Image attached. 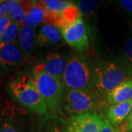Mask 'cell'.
I'll use <instances>...</instances> for the list:
<instances>
[{
    "label": "cell",
    "mask_w": 132,
    "mask_h": 132,
    "mask_svg": "<svg viewBox=\"0 0 132 132\" xmlns=\"http://www.w3.org/2000/svg\"><path fill=\"white\" fill-rule=\"evenodd\" d=\"M10 95L22 107L41 117L48 112V107L38 92L32 75L21 73L13 77L7 84Z\"/></svg>",
    "instance_id": "6da1fadb"
},
{
    "label": "cell",
    "mask_w": 132,
    "mask_h": 132,
    "mask_svg": "<svg viewBox=\"0 0 132 132\" xmlns=\"http://www.w3.org/2000/svg\"><path fill=\"white\" fill-rule=\"evenodd\" d=\"M92 91L105 98L120 84L132 77V68L125 61L105 62L97 67Z\"/></svg>",
    "instance_id": "7a4b0ae2"
},
{
    "label": "cell",
    "mask_w": 132,
    "mask_h": 132,
    "mask_svg": "<svg viewBox=\"0 0 132 132\" xmlns=\"http://www.w3.org/2000/svg\"><path fill=\"white\" fill-rule=\"evenodd\" d=\"M32 79L48 107V112L62 115L65 87L62 81L44 72L32 73Z\"/></svg>",
    "instance_id": "3957f363"
},
{
    "label": "cell",
    "mask_w": 132,
    "mask_h": 132,
    "mask_svg": "<svg viewBox=\"0 0 132 132\" xmlns=\"http://www.w3.org/2000/svg\"><path fill=\"white\" fill-rule=\"evenodd\" d=\"M32 115L6 101L0 106V132H32Z\"/></svg>",
    "instance_id": "277c9868"
},
{
    "label": "cell",
    "mask_w": 132,
    "mask_h": 132,
    "mask_svg": "<svg viewBox=\"0 0 132 132\" xmlns=\"http://www.w3.org/2000/svg\"><path fill=\"white\" fill-rule=\"evenodd\" d=\"M93 81L90 67L84 59L78 56L71 57L62 77L66 90H89Z\"/></svg>",
    "instance_id": "5b68a950"
},
{
    "label": "cell",
    "mask_w": 132,
    "mask_h": 132,
    "mask_svg": "<svg viewBox=\"0 0 132 132\" xmlns=\"http://www.w3.org/2000/svg\"><path fill=\"white\" fill-rule=\"evenodd\" d=\"M103 102L92 90H66L63 97L62 110L71 114L95 112Z\"/></svg>",
    "instance_id": "8992f818"
},
{
    "label": "cell",
    "mask_w": 132,
    "mask_h": 132,
    "mask_svg": "<svg viewBox=\"0 0 132 132\" xmlns=\"http://www.w3.org/2000/svg\"><path fill=\"white\" fill-rule=\"evenodd\" d=\"M103 117L97 112L71 114L68 120V132H100Z\"/></svg>",
    "instance_id": "52a82bcc"
},
{
    "label": "cell",
    "mask_w": 132,
    "mask_h": 132,
    "mask_svg": "<svg viewBox=\"0 0 132 132\" xmlns=\"http://www.w3.org/2000/svg\"><path fill=\"white\" fill-rule=\"evenodd\" d=\"M60 31L62 38L73 48L81 52L88 47L89 40L87 28L81 19L65 28L61 29Z\"/></svg>",
    "instance_id": "ba28073f"
},
{
    "label": "cell",
    "mask_w": 132,
    "mask_h": 132,
    "mask_svg": "<svg viewBox=\"0 0 132 132\" xmlns=\"http://www.w3.org/2000/svg\"><path fill=\"white\" fill-rule=\"evenodd\" d=\"M68 60L61 54L52 52L48 54L45 60L35 67L33 73L44 72L48 75L62 81Z\"/></svg>",
    "instance_id": "9c48e42d"
},
{
    "label": "cell",
    "mask_w": 132,
    "mask_h": 132,
    "mask_svg": "<svg viewBox=\"0 0 132 132\" xmlns=\"http://www.w3.org/2000/svg\"><path fill=\"white\" fill-rule=\"evenodd\" d=\"M81 19V13L77 6L71 5L68 8L60 12L46 11L43 22L54 26L60 29L65 28Z\"/></svg>",
    "instance_id": "30bf717a"
},
{
    "label": "cell",
    "mask_w": 132,
    "mask_h": 132,
    "mask_svg": "<svg viewBox=\"0 0 132 132\" xmlns=\"http://www.w3.org/2000/svg\"><path fill=\"white\" fill-rule=\"evenodd\" d=\"M24 60V54L19 46L15 43L0 48V65L7 70H12Z\"/></svg>",
    "instance_id": "8fae6325"
},
{
    "label": "cell",
    "mask_w": 132,
    "mask_h": 132,
    "mask_svg": "<svg viewBox=\"0 0 132 132\" xmlns=\"http://www.w3.org/2000/svg\"><path fill=\"white\" fill-rule=\"evenodd\" d=\"M37 132H68V120L61 114L47 112L39 118Z\"/></svg>",
    "instance_id": "7c38bea8"
},
{
    "label": "cell",
    "mask_w": 132,
    "mask_h": 132,
    "mask_svg": "<svg viewBox=\"0 0 132 132\" xmlns=\"http://www.w3.org/2000/svg\"><path fill=\"white\" fill-rule=\"evenodd\" d=\"M46 13V10L40 2H28L27 13L19 25L21 27L35 28L43 21Z\"/></svg>",
    "instance_id": "4fadbf2b"
},
{
    "label": "cell",
    "mask_w": 132,
    "mask_h": 132,
    "mask_svg": "<svg viewBox=\"0 0 132 132\" xmlns=\"http://www.w3.org/2000/svg\"><path fill=\"white\" fill-rule=\"evenodd\" d=\"M132 110V100L109 105L106 111V119L114 126L124 122Z\"/></svg>",
    "instance_id": "5bb4252c"
},
{
    "label": "cell",
    "mask_w": 132,
    "mask_h": 132,
    "mask_svg": "<svg viewBox=\"0 0 132 132\" xmlns=\"http://www.w3.org/2000/svg\"><path fill=\"white\" fill-rule=\"evenodd\" d=\"M130 100H132V77L112 91L106 96V103L108 105H112Z\"/></svg>",
    "instance_id": "9a60e30c"
},
{
    "label": "cell",
    "mask_w": 132,
    "mask_h": 132,
    "mask_svg": "<svg viewBox=\"0 0 132 132\" xmlns=\"http://www.w3.org/2000/svg\"><path fill=\"white\" fill-rule=\"evenodd\" d=\"M62 33L60 29L54 26L45 24L40 27L37 37V41L40 46H50L61 40Z\"/></svg>",
    "instance_id": "2e32d148"
},
{
    "label": "cell",
    "mask_w": 132,
    "mask_h": 132,
    "mask_svg": "<svg viewBox=\"0 0 132 132\" xmlns=\"http://www.w3.org/2000/svg\"><path fill=\"white\" fill-rule=\"evenodd\" d=\"M35 43V28L21 27L19 35V47L24 56L29 57L33 52Z\"/></svg>",
    "instance_id": "e0dca14e"
},
{
    "label": "cell",
    "mask_w": 132,
    "mask_h": 132,
    "mask_svg": "<svg viewBox=\"0 0 132 132\" xmlns=\"http://www.w3.org/2000/svg\"><path fill=\"white\" fill-rule=\"evenodd\" d=\"M20 30L21 27L19 24L12 22L5 33L0 37V48L7 44L14 43L18 35H19Z\"/></svg>",
    "instance_id": "ac0fdd59"
},
{
    "label": "cell",
    "mask_w": 132,
    "mask_h": 132,
    "mask_svg": "<svg viewBox=\"0 0 132 132\" xmlns=\"http://www.w3.org/2000/svg\"><path fill=\"white\" fill-rule=\"evenodd\" d=\"M46 11L52 12H60L68 8L71 5H73L68 1H60V0H46L40 1Z\"/></svg>",
    "instance_id": "d6986e66"
},
{
    "label": "cell",
    "mask_w": 132,
    "mask_h": 132,
    "mask_svg": "<svg viewBox=\"0 0 132 132\" xmlns=\"http://www.w3.org/2000/svg\"><path fill=\"white\" fill-rule=\"evenodd\" d=\"M100 5L99 1H79L77 3V7L80 11L81 14L85 15L93 13L95 10L98 8V5Z\"/></svg>",
    "instance_id": "ffe728a7"
},
{
    "label": "cell",
    "mask_w": 132,
    "mask_h": 132,
    "mask_svg": "<svg viewBox=\"0 0 132 132\" xmlns=\"http://www.w3.org/2000/svg\"><path fill=\"white\" fill-rule=\"evenodd\" d=\"M26 13H27V10H26L25 5H24V2L19 1L15 8L13 10V11L8 15L13 22H15L19 24L23 20L26 15Z\"/></svg>",
    "instance_id": "44dd1931"
},
{
    "label": "cell",
    "mask_w": 132,
    "mask_h": 132,
    "mask_svg": "<svg viewBox=\"0 0 132 132\" xmlns=\"http://www.w3.org/2000/svg\"><path fill=\"white\" fill-rule=\"evenodd\" d=\"M123 51L125 57V62L131 68H132V38H128L124 43Z\"/></svg>",
    "instance_id": "7402d4cb"
},
{
    "label": "cell",
    "mask_w": 132,
    "mask_h": 132,
    "mask_svg": "<svg viewBox=\"0 0 132 132\" xmlns=\"http://www.w3.org/2000/svg\"><path fill=\"white\" fill-rule=\"evenodd\" d=\"M100 132H121L118 128V126H114L112 124L109 122V120L103 117L101 127L100 129Z\"/></svg>",
    "instance_id": "603a6c76"
},
{
    "label": "cell",
    "mask_w": 132,
    "mask_h": 132,
    "mask_svg": "<svg viewBox=\"0 0 132 132\" xmlns=\"http://www.w3.org/2000/svg\"><path fill=\"white\" fill-rule=\"evenodd\" d=\"M118 127L121 132H132V110L124 122Z\"/></svg>",
    "instance_id": "cb8c5ba5"
},
{
    "label": "cell",
    "mask_w": 132,
    "mask_h": 132,
    "mask_svg": "<svg viewBox=\"0 0 132 132\" xmlns=\"http://www.w3.org/2000/svg\"><path fill=\"white\" fill-rule=\"evenodd\" d=\"M12 22L8 15H5L0 19V37L5 33Z\"/></svg>",
    "instance_id": "d4e9b609"
},
{
    "label": "cell",
    "mask_w": 132,
    "mask_h": 132,
    "mask_svg": "<svg viewBox=\"0 0 132 132\" xmlns=\"http://www.w3.org/2000/svg\"><path fill=\"white\" fill-rule=\"evenodd\" d=\"M19 1H15V0H10V1H6L3 2V5L5 10V14L10 15L13 10L15 8L17 4L19 3Z\"/></svg>",
    "instance_id": "484cf974"
},
{
    "label": "cell",
    "mask_w": 132,
    "mask_h": 132,
    "mask_svg": "<svg viewBox=\"0 0 132 132\" xmlns=\"http://www.w3.org/2000/svg\"><path fill=\"white\" fill-rule=\"evenodd\" d=\"M119 2L123 9L132 13V0H121Z\"/></svg>",
    "instance_id": "4316f807"
},
{
    "label": "cell",
    "mask_w": 132,
    "mask_h": 132,
    "mask_svg": "<svg viewBox=\"0 0 132 132\" xmlns=\"http://www.w3.org/2000/svg\"><path fill=\"white\" fill-rule=\"evenodd\" d=\"M5 7H4V5H3V3H2V4H0V19L3 16V15H5Z\"/></svg>",
    "instance_id": "83f0119b"
},
{
    "label": "cell",
    "mask_w": 132,
    "mask_h": 132,
    "mask_svg": "<svg viewBox=\"0 0 132 132\" xmlns=\"http://www.w3.org/2000/svg\"><path fill=\"white\" fill-rule=\"evenodd\" d=\"M1 76H2V71H1V65H0V79H1Z\"/></svg>",
    "instance_id": "f1b7e54d"
}]
</instances>
